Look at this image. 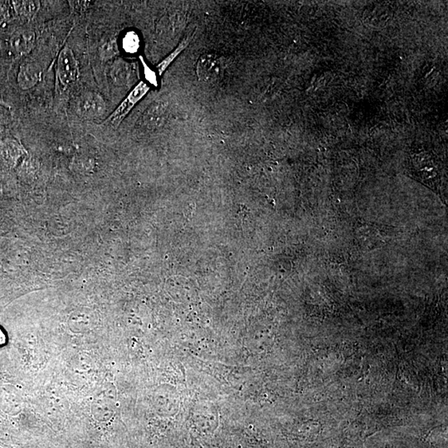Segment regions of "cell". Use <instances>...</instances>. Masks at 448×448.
<instances>
[{
    "label": "cell",
    "mask_w": 448,
    "mask_h": 448,
    "mask_svg": "<svg viewBox=\"0 0 448 448\" xmlns=\"http://www.w3.org/2000/svg\"><path fill=\"white\" fill-rule=\"evenodd\" d=\"M149 91V86L145 82H140L128 94V96L121 101V103L118 105L115 111L105 120V123L113 128L119 127L125 118L132 111L136 105L147 95Z\"/></svg>",
    "instance_id": "obj_1"
},
{
    "label": "cell",
    "mask_w": 448,
    "mask_h": 448,
    "mask_svg": "<svg viewBox=\"0 0 448 448\" xmlns=\"http://www.w3.org/2000/svg\"><path fill=\"white\" fill-rule=\"evenodd\" d=\"M75 112L86 120H94L101 117L105 111V103L99 94L84 92L74 102Z\"/></svg>",
    "instance_id": "obj_2"
},
{
    "label": "cell",
    "mask_w": 448,
    "mask_h": 448,
    "mask_svg": "<svg viewBox=\"0 0 448 448\" xmlns=\"http://www.w3.org/2000/svg\"><path fill=\"white\" fill-rule=\"evenodd\" d=\"M79 69L72 49L65 47L59 54L57 66V81L62 89H66L77 79Z\"/></svg>",
    "instance_id": "obj_3"
},
{
    "label": "cell",
    "mask_w": 448,
    "mask_h": 448,
    "mask_svg": "<svg viewBox=\"0 0 448 448\" xmlns=\"http://www.w3.org/2000/svg\"><path fill=\"white\" fill-rule=\"evenodd\" d=\"M223 59L214 53H206L200 56L196 64V74L199 79L203 82L219 81L224 73Z\"/></svg>",
    "instance_id": "obj_4"
},
{
    "label": "cell",
    "mask_w": 448,
    "mask_h": 448,
    "mask_svg": "<svg viewBox=\"0 0 448 448\" xmlns=\"http://www.w3.org/2000/svg\"><path fill=\"white\" fill-rule=\"evenodd\" d=\"M36 42V35L30 29L16 31L10 38V48L18 55H26L32 51Z\"/></svg>",
    "instance_id": "obj_5"
},
{
    "label": "cell",
    "mask_w": 448,
    "mask_h": 448,
    "mask_svg": "<svg viewBox=\"0 0 448 448\" xmlns=\"http://www.w3.org/2000/svg\"><path fill=\"white\" fill-rule=\"evenodd\" d=\"M42 70L35 62L27 61L23 62L19 69L18 82L23 90L34 88L40 81Z\"/></svg>",
    "instance_id": "obj_6"
},
{
    "label": "cell",
    "mask_w": 448,
    "mask_h": 448,
    "mask_svg": "<svg viewBox=\"0 0 448 448\" xmlns=\"http://www.w3.org/2000/svg\"><path fill=\"white\" fill-rule=\"evenodd\" d=\"M92 412L95 419L100 421H107L112 418L114 412V403L105 392L97 395L92 406Z\"/></svg>",
    "instance_id": "obj_7"
},
{
    "label": "cell",
    "mask_w": 448,
    "mask_h": 448,
    "mask_svg": "<svg viewBox=\"0 0 448 448\" xmlns=\"http://www.w3.org/2000/svg\"><path fill=\"white\" fill-rule=\"evenodd\" d=\"M166 108L162 102H156L151 105L144 114L143 124L148 128H157L164 123L166 119Z\"/></svg>",
    "instance_id": "obj_8"
},
{
    "label": "cell",
    "mask_w": 448,
    "mask_h": 448,
    "mask_svg": "<svg viewBox=\"0 0 448 448\" xmlns=\"http://www.w3.org/2000/svg\"><path fill=\"white\" fill-rule=\"evenodd\" d=\"M12 5L19 17L30 19L36 15L40 9L39 1H13Z\"/></svg>",
    "instance_id": "obj_9"
},
{
    "label": "cell",
    "mask_w": 448,
    "mask_h": 448,
    "mask_svg": "<svg viewBox=\"0 0 448 448\" xmlns=\"http://www.w3.org/2000/svg\"><path fill=\"white\" fill-rule=\"evenodd\" d=\"M192 38V36H188L184 38L183 40L179 42L178 47H177L171 53L169 54L163 61L160 62L158 66H157V69H158L160 76H162L163 73L166 72V69L171 65L172 62L182 53L183 51L188 48V46L190 45Z\"/></svg>",
    "instance_id": "obj_10"
},
{
    "label": "cell",
    "mask_w": 448,
    "mask_h": 448,
    "mask_svg": "<svg viewBox=\"0 0 448 448\" xmlns=\"http://www.w3.org/2000/svg\"><path fill=\"white\" fill-rule=\"evenodd\" d=\"M123 43L124 48L127 52H136L139 47V38L136 34L129 33L125 36Z\"/></svg>",
    "instance_id": "obj_11"
},
{
    "label": "cell",
    "mask_w": 448,
    "mask_h": 448,
    "mask_svg": "<svg viewBox=\"0 0 448 448\" xmlns=\"http://www.w3.org/2000/svg\"><path fill=\"white\" fill-rule=\"evenodd\" d=\"M117 53L116 43L114 41L105 42L101 49V56L105 58H112Z\"/></svg>",
    "instance_id": "obj_12"
},
{
    "label": "cell",
    "mask_w": 448,
    "mask_h": 448,
    "mask_svg": "<svg viewBox=\"0 0 448 448\" xmlns=\"http://www.w3.org/2000/svg\"><path fill=\"white\" fill-rule=\"evenodd\" d=\"M140 61L142 62L145 79H147L149 84L157 86V77L154 71H152L149 68L147 62H145L142 57H140Z\"/></svg>",
    "instance_id": "obj_13"
},
{
    "label": "cell",
    "mask_w": 448,
    "mask_h": 448,
    "mask_svg": "<svg viewBox=\"0 0 448 448\" xmlns=\"http://www.w3.org/2000/svg\"><path fill=\"white\" fill-rule=\"evenodd\" d=\"M10 17L9 7L5 3H0V25Z\"/></svg>",
    "instance_id": "obj_14"
},
{
    "label": "cell",
    "mask_w": 448,
    "mask_h": 448,
    "mask_svg": "<svg viewBox=\"0 0 448 448\" xmlns=\"http://www.w3.org/2000/svg\"><path fill=\"white\" fill-rule=\"evenodd\" d=\"M0 104L5 105L7 108H10V105L6 104L5 101H3L2 100H0Z\"/></svg>",
    "instance_id": "obj_15"
}]
</instances>
